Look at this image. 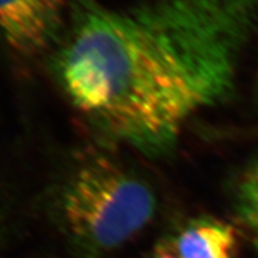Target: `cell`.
Masks as SVG:
<instances>
[{"instance_id": "cell-5", "label": "cell", "mask_w": 258, "mask_h": 258, "mask_svg": "<svg viewBox=\"0 0 258 258\" xmlns=\"http://www.w3.org/2000/svg\"><path fill=\"white\" fill-rule=\"evenodd\" d=\"M231 202L234 214L258 213V154L240 167L231 184Z\"/></svg>"}, {"instance_id": "cell-4", "label": "cell", "mask_w": 258, "mask_h": 258, "mask_svg": "<svg viewBox=\"0 0 258 258\" xmlns=\"http://www.w3.org/2000/svg\"><path fill=\"white\" fill-rule=\"evenodd\" d=\"M170 237L178 258L239 257V233L233 225L221 219H190Z\"/></svg>"}, {"instance_id": "cell-3", "label": "cell", "mask_w": 258, "mask_h": 258, "mask_svg": "<svg viewBox=\"0 0 258 258\" xmlns=\"http://www.w3.org/2000/svg\"><path fill=\"white\" fill-rule=\"evenodd\" d=\"M72 0H0V41L12 54L34 59L62 37Z\"/></svg>"}, {"instance_id": "cell-6", "label": "cell", "mask_w": 258, "mask_h": 258, "mask_svg": "<svg viewBox=\"0 0 258 258\" xmlns=\"http://www.w3.org/2000/svg\"><path fill=\"white\" fill-rule=\"evenodd\" d=\"M234 215L258 254V213L245 212Z\"/></svg>"}, {"instance_id": "cell-2", "label": "cell", "mask_w": 258, "mask_h": 258, "mask_svg": "<svg viewBox=\"0 0 258 258\" xmlns=\"http://www.w3.org/2000/svg\"><path fill=\"white\" fill-rule=\"evenodd\" d=\"M49 213L74 257L109 258L152 222L157 198L140 176L98 153L57 182Z\"/></svg>"}, {"instance_id": "cell-1", "label": "cell", "mask_w": 258, "mask_h": 258, "mask_svg": "<svg viewBox=\"0 0 258 258\" xmlns=\"http://www.w3.org/2000/svg\"><path fill=\"white\" fill-rule=\"evenodd\" d=\"M256 38L258 0H72L54 70L97 134L157 157L233 96Z\"/></svg>"}, {"instance_id": "cell-7", "label": "cell", "mask_w": 258, "mask_h": 258, "mask_svg": "<svg viewBox=\"0 0 258 258\" xmlns=\"http://www.w3.org/2000/svg\"><path fill=\"white\" fill-rule=\"evenodd\" d=\"M147 258H178L175 250H173L172 240H171L170 235L161 238V240L158 241Z\"/></svg>"}, {"instance_id": "cell-8", "label": "cell", "mask_w": 258, "mask_h": 258, "mask_svg": "<svg viewBox=\"0 0 258 258\" xmlns=\"http://www.w3.org/2000/svg\"><path fill=\"white\" fill-rule=\"evenodd\" d=\"M253 99L258 108V70L256 76H254V82H253Z\"/></svg>"}]
</instances>
